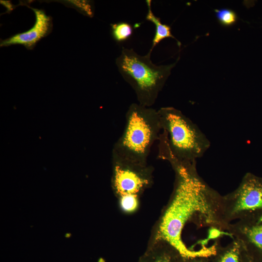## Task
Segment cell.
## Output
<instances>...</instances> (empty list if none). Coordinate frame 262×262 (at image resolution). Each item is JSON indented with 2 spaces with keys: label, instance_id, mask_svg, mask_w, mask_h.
I'll return each mask as SVG.
<instances>
[{
  "label": "cell",
  "instance_id": "5b68a950",
  "mask_svg": "<svg viewBox=\"0 0 262 262\" xmlns=\"http://www.w3.org/2000/svg\"><path fill=\"white\" fill-rule=\"evenodd\" d=\"M222 207L224 220L229 225L262 210V179L247 173L236 189L222 196Z\"/></svg>",
  "mask_w": 262,
  "mask_h": 262
},
{
  "label": "cell",
  "instance_id": "ba28073f",
  "mask_svg": "<svg viewBox=\"0 0 262 262\" xmlns=\"http://www.w3.org/2000/svg\"><path fill=\"white\" fill-rule=\"evenodd\" d=\"M228 230L240 245L249 244L262 250V223L260 219L254 225L239 220L235 224H229Z\"/></svg>",
  "mask_w": 262,
  "mask_h": 262
},
{
  "label": "cell",
  "instance_id": "277c9868",
  "mask_svg": "<svg viewBox=\"0 0 262 262\" xmlns=\"http://www.w3.org/2000/svg\"><path fill=\"white\" fill-rule=\"evenodd\" d=\"M150 51L140 55L132 49L123 48L115 60L118 71L134 91L138 103L151 107L179 61L167 65H157L150 59Z\"/></svg>",
  "mask_w": 262,
  "mask_h": 262
},
{
  "label": "cell",
  "instance_id": "7c38bea8",
  "mask_svg": "<svg viewBox=\"0 0 262 262\" xmlns=\"http://www.w3.org/2000/svg\"><path fill=\"white\" fill-rule=\"evenodd\" d=\"M139 262H172V259L168 253L156 249L146 253Z\"/></svg>",
  "mask_w": 262,
  "mask_h": 262
},
{
  "label": "cell",
  "instance_id": "6da1fadb",
  "mask_svg": "<svg viewBox=\"0 0 262 262\" xmlns=\"http://www.w3.org/2000/svg\"><path fill=\"white\" fill-rule=\"evenodd\" d=\"M164 160L173 167L176 181L171 201L159 225L158 237L185 259L215 255V245L197 251L188 249L182 241L181 234L185 225L194 218H198L205 226L228 229L229 225L222 214V196L199 176L196 162H180L170 155H166Z\"/></svg>",
  "mask_w": 262,
  "mask_h": 262
},
{
  "label": "cell",
  "instance_id": "9a60e30c",
  "mask_svg": "<svg viewBox=\"0 0 262 262\" xmlns=\"http://www.w3.org/2000/svg\"><path fill=\"white\" fill-rule=\"evenodd\" d=\"M138 196L126 195L120 197V204L122 209L127 212L134 211L138 206Z\"/></svg>",
  "mask_w": 262,
  "mask_h": 262
},
{
  "label": "cell",
  "instance_id": "3957f363",
  "mask_svg": "<svg viewBox=\"0 0 262 262\" xmlns=\"http://www.w3.org/2000/svg\"><path fill=\"white\" fill-rule=\"evenodd\" d=\"M158 112L162 130L159 145L180 162H194L203 156L210 142L196 124L172 107H161Z\"/></svg>",
  "mask_w": 262,
  "mask_h": 262
},
{
  "label": "cell",
  "instance_id": "9c48e42d",
  "mask_svg": "<svg viewBox=\"0 0 262 262\" xmlns=\"http://www.w3.org/2000/svg\"><path fill=\"white\" fill-rule=\"evenodd\" d=\"M146 2L148 8L146 19L155 26V33L152 40L151 47L149 50L152 52L154 47L164 38H175L171 33L170 26L163 24L160 18L155 16L153 13L151 9V0H146Z\"/></svg>",
  "mask_w": 262,
  "mask_h": 262
},
{
  "label": "cell",
  "instance_id": "8fae6325",
  "mask_svg": "<svg viewBox=\"0 0 262 262\" xmlns=\"http://www.w3.org/2000/svg\"><path fill=\"white\" fill-rule=\"evenodd\" d=\"M66 5L73 7L83 15L92 17L94 15L93 2L90 0L60 1Z\"/></svg>",
  "mask_w": 262,
  "mask_h": 262
},
{
  "label": "cell",
  "instance_id": "4fadbf2b",
  "mask_svg": "<svg viewBox=\"0 0 262 262\" xmlns=\"http://www.w3.org/2000/svg\"><path fill=\"white\" fill-rule=\"evenodd\" d=\"M215 13L218 21L224 26L232 25L236 22L237 19L236 14L230 9H215Z\"/></svg>",
  "mask_w": 262,
  "mask_h": 262
},
{
  "label": "cell",
  "instance_id": "2e32d148",
  "mask_svg": "<svg viewBox=\"0 0 262 262\" xmlns=\"http://www.w3.org/2000/svg\"><path fill=\"white\" fill-rule=\"evenodd\" d=\"M0 3L6 7L7 10V12L10 13L14 8V5L10 1L0 0Z\"/></svg>",
  "mask_w": 262,
  "mask_h": 262
},
{
  "label": "cell",
  "instance_id": "8992f818",
  "mask_svg": "<svg viewBox=\"0 0 262 262\" xmlns=\"http://www.w3.org/2000/svg\"><path fill=\"white\" fill-rule=\"evenodd\" d=\"M112 187L119 197L141 193L151 183V166L135 164L112 157Z\"/></svg>",
  "mask_w": 262,
  "mask_h": 262
},
{
  "label": "cell",
  "instance_id": "30bf717a",
  "mask_svg": "<svg viewBox=\"0 0 262 262\" xmlns=\"http://www.w3.org/2000/svg\"><path fill=\"white\" fill-rule=\"evenodd\" d=\"M111 33L114 40L121 42L127 40L132 33V28L126 22H119L111 24Z\"/></svg>",
  "mask_w": 262,
  "mask_h": 262
},
{
  "label": "cell",
  "instance_id": "7a4b0ae2",
  "mask_svg": "<svg viewBox=\"0 0 262 262\" xmlns=\"http://www.w3.org/2000/svg\"><path fill=\"white\" fill-rule=\"evenodd\" d=\"M125 120L124 131L114 145L112 157L147 165L151 147L162 131L158 110L133 103L126 112Z\"/></svg>",
  "mask_w": 262,
  "mask_h": 262
},
{
  "label": "cell",
  "instance_id": "5bb4252c",
  "mask_svg": "<svg viewBox=\"0 0 262 262\" xmlns=\"http://www.w3.org/2000/svg\"><path fill=\"white\" fill-rule=\"evenodd\" d=\"M241 246L234 241L221 257L218 262H240Z\"/></svg>",
  "mask_w": 262,
  "mask_h": 262
},
{
  "label": "cell",
  "instance_id": "52a82bcc",
  "mask_svg": "<svg viewBox=\"0 0 262 262\" xmlns=\"http://www.w3.org/2000/svg\"><path fill=\"white\" fill-rule=\"evenodd\" d=\"M33 10L35 16L34 25L29 30L18 33L4 40H1L0 46L8 47L20 45L28 49H33L42 38L48 35L52 29V20L42 10L28 6Z\"/></svg>",
  "mask_w": 262,
  "mask_h": 262
}]
</instances>
